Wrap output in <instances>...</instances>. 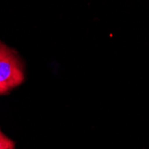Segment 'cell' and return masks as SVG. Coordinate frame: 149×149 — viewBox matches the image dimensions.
Masks as SVG:
<instances>
[{
  "label": "cell",
  "mask_w": 149,
  "mask_h": 149,
  "mask_svg": "<svg viewBox=\"0 0 149 149\" xmlns=\"http://www.w3.org/2000/svg\"><path fill=\"white\" fill-rule=\"evenodd\" d=\"M24 80L22 62L15 51L0 60V88L6 92L21 85Z\"/></svg>",
  "instance_id": "cell-1"
},
{
  "label": "cell",
  "mask_w": 149,
  "mask_h": 149,
  "mask_svg": "<svg viewBox=\"0 0 149 149\" xmlns=\"http://www.w3.org/2000/svg\"><path fill=\"white\" fill-rule=\"evenodd\" d=\"M15 143L0 130V149H15Z\"/></svg>",
  "instance_id": "cell-2"
},
{
  "label": "cell",
  "mask_w": 149,
  "mask_h": 149,
  "mask_svg": "<svg viewBox=\"0 0 149 149\" xmlns=\"http://www.w3.org/2000/svg\"><path fill=\"white\" fill-rule=\"evenodd\" d=\"M15 50L12 49L11 47H9L8 46H6V44H4L3 42L0 41V60L2 58H4L5 56H6L9 54H11L12 52H13Z\"/></svg>",
  "instance_id": "cell-3"
},
{
  "label": "cell",
  "mask_w": 149,
  "mask_h": 149,
  "mask_svg": "<svg viewBox=\"0 0 149 149\" xmlns=\"http://www.w3.org/2000/svg\"><path fill=\"white\" fill-rule=\"evenodd\" d=\"M5 93H6L4 89H2V88H0V95H2V94H5Z\"/></svg>",
  "instance_id": "cell-4"
}]
</instances>
